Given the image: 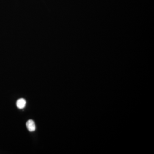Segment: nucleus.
Masks as SVG:
<instances>
[{"instance_id":"f257e3e1","label":"nucleus","mask_w":154,"mask_h":154,"mask_svg":"<svg viewBox=\"0 0 154 154\" xmlns=\"http://www.w3.org/2000/svg\"><path fill=\"white\" fill-rule=\"evenodd\" d=\"M26 126H27L28 131L30 132H33L36 130V125H35L34 121L32 119H30L26 123Z\"/></svg>"},{"instance_id":"f03ea898","label":"nucleus","mask_w":154,"mask_h":154,"mask_svg":"<svg viewBox=\"0 0 154 154\" xmlns=\"http://www.w3.org/2000/svg\"><path fill=\"white\" fill-rule=\"evenodd\" d=\"M26 102L25 99L21 98L18 99L17 102V107L19 109H23L25 107Z\"/></svg>"}]
</instances>
